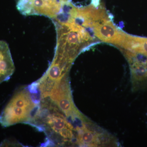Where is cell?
Returning <instances> with one entry per match:
<instances>
[{
  "label": "cell",
  "instance_id": "3957f363",
  "mask_svg": "<svg viewBox=\"0 0 147 147\" xmlns=\"http://www.w3.org/2000/svg\"><path fill=\"white\" fill-rule=\"evenodd\" d=\"M46 98L58 107L73 125H76V129L88 120L74 102L69 76L64 77L55 84L49 96Z\"/></svg>",
  "mask_w": 147,
  "mask_h": 147
},
{
  "label": "cell",
  "instance_id": "6da1fadb",
  "mask_svg": "<svg viewBox=\"0 0 147 147\" xmlns=\"http://www.w3.org/2000/svg\"><path fill=\"white\" fill-rule=\"evenodd\" d=\"M30 125L46 136L45 146H61L75 142L76 131L66 117L48 98L40 100V106Z\"/></svg>",
  "mask_w": 147,
  "mask_h": 147
},
{
  "label": "cell",
  "instance_id": "ba28073f",
  "mask_svg": "<svg viewBox=\"0 0 147 147\" xmlns=\"http://www.w3.org/2000/svg\"><path fill=\"white\" fill-rule=\"evenodd\" d=\"M121 49L139 52L147 55V38L132 36L127 34Z\"/></svg>",
  "mask_w": 147,
  "mask_h": 147
},
{
  "label": "cell",
  "instance_id": "277c9868",
  "mask_svg": "<svg viewBox=\"0 0 147 147\" xmlns=\"http://www.w3.org/2000/svg\"><path fill=\"white\" fill-rule=\"evenodd\" d=\"M71 0H18L16 7L23 15L42 16L53 19Z\"/></svg>",
  "mask_w": 147,
  "mask_h": 147
},
{
  "label": "cell",
  "instance_id": "5b68a950",
  "mask_svg": "<svg viewBox=\"0 0 147 147\" xmlns=\"http://www.w3.org/2000/svg\"><path fill=\"white\" fill-rule=\"evenodd\" d=\"M121 51L130 67L132 90L144 88L147 87V55L125 49Z\"/></svg>",
  "mask_w": 147,
  "mask_h": 147
},
{
  "label": "cell",
  "instance_id": "7a4b0ae2",
  "mask_svg": "<svg viewBox=\"0 0 147 147\" xmlns=\"http://www.w3.org/2000/svg\"><path fill=\"white\" fill-rule=\"evenodd\" d=\"M40 102L28 87L20 88L0 113V124L3 127L21 123L30 125L39 108Z\"/></svg>",
  "mask_w": 147,
  "mask_h": 147
},
{
  "label": "cell",
  "instance_id": "8992f818",
  "mask_svg": "<svg viewBox=\"0 0 147 147\" xmlns=\"http://www.w3.org/2000/svg\"><path fill=\"white\" fill-rule=\"evenodd\" d=\"M92 29L95 36L100 40L121 48L123 46L127 34L116 28L108 17L93 22Z\"/></svg>",
  "mask_w": 147,
  "mask_h": 147
},
{
  "label": "cell",
  "instance_id": "52a82bcc",
  "mask_svg": "<svg viewBox=\"0 0 147 147\" xmlns=\"http://www.w3.org/2000/svg\"><path fill=\"white\" fill-rule=\"evenodd\" d=\"M15 71V66L7 42L0 40V84L8 81Z\"/></svg>",
  "mask_w": 147,
  "mask_h": 147
}]
</instances>
